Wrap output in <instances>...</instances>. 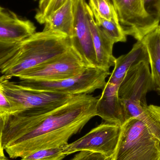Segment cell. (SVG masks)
Segmentation results:
<instances>
[{"mask_svg": "<svg viewBox=\"0 0 160 160\" xmlns=\"http://www.w3.org/2000/svg\"><path fill=\"white\" fill-rule=\"evenodd\" d=\"M98 99L78 95L52 111L27 109L8 114L2 137L4 150L16 159L41 149L64 147L97 116Z\"/></svg>", "mask_w": 160, "mask_h": 160, "instance_id": "cell-1", "label": "cell"}, {"mask_svg": "<svg viewBox=\"0 0 160 160\" xmlns=\"http://www.w3.org/2000/svg\"><path fill=\"white\" fill-rule=\"evenodd\" d=\"M71 48L70 38L60 32H35L24 41L15 54L0 68V74L8 79L43 64L63 54Z\"/></svg>", "mask_w": 160, "mask_h": 160, "instance_id": "cell-2", "label": "cell"}, {"mask_svg": "<svg viewBox=\"0 0 160 160\" xmlns=\"http://www.w3.org/2000/svg\"><path fill=\"white\" fill-rule=\"evenodd\" d=\"M113 160H160V142L143 122L132 118L121 127Z\"/></svg>", "mask_w": 160, "mask_h": 160, "instance_id": "cell-3", "label": "cell"}, {"mask_svg": "<svg viewBox=\"0 0 160 160\" xmlns=\"http://www.w3.org/2000/svg\"><path fill=\"white\" fill-rule=\"evenodd\" d=\"M111 75L110 70L99 67H88L81 74L57 81L20 80L18 83L27 88L72 96L88 95L97 89H102Z\"/></svg>", "mask_w": 160, "mask_h": 160, "instance_id": "cell-4", "label": "cell"}, {"mask_svg": "<svg viewBox=\"0 0 160 160\" xmlns=\"http://www.w3.org/2000/svg\"><path fill=\"white\" fill-rule=\"evenodd\" d=\"M152 89L149 62H142L129 69L121 82L118 94L122 100L128 119L140 120L148 106L147 94Z\"/></svg>", "mask_w": 160, "mask_h": 160, "instance_id": "cell-5", "label": "cell"}, {"mask_svg": "<svg viewBox=\"0 0 160 160\" xmlns=\"http://www.w3.org/2000/svg\"><path fill=\"white\" fill-rule=\"evenodd\" d=\"M0 82L5 93L18 112L27 109L52 111L68 102L75 96L27 88L2 75Z\"/></svg>", "mask_w": 160, "mask_h": 160, "instance_id": "cell-6", "label": "cell"}, {"mask_svg": "<svg viewBox=\"0 0 160 160\" xmlns=\"http://www.w3.org/2000/svg\"><path fill=\"white\" fill-rule=\"evenodd\" d=\"M87 67L72 47L63 54L17 76L20 80L57 81L78 76Z\"/></svg>", "mask_w": 160, "mask_h": 160, "instance_id": "cell-7", "label": "cell"}, {"mask_svg": "<svg viewBox=\"0 0 160 160\" xmlns=\"http://www.w3.org/2000/svg\"><path fill=\"white\" fill-rule=\"evenodd\" d=\"M126 35L141 41L160 24V21L149 16L143 0H111Z\"/></svg>", "mask_w": 160, "mask_h": 160, "instance_id": "cell-8", "label": "cell"}, {"mask_svg": "<svg viewBox=\"0 0 160 160\" xmlns=\"http://www.w3.org/2000/svg\"><path fill=\"white\" fill-rule=\"evenodd\" d=\"M121 127L102 123L84 136L63 148L66 156L81 151H92L108 157H113L120 136Z\"/></svg>", "mask_w": 160, "mask_h": 160, "instance_id": "cell-9", "label": "cell"}, {"mask_svg": "<svg viewBox=\"0 0 160 160\" xmlns=\"http://www.w3.org/2000/svg\"><path fill=\"white\" fill-rule=\"evenodd\" d=\"M75 20L71 47L87 67H98L87 13L85 0H74Z\"/></svg>", "mask_w": 160, "mask_h": 160, "instance_id": "cell-10", "label": "cell"}, {"mask_svg": "<svg viewBox=\"0 0 160 160\" xmlns=\"http://www.w3.org/2000/svg\"><path fill=\"white\" fill-rule=\"evenodd\" d=\"M119 85L107 82L98 99L97 116L105 122L121 127L128 118L124 102L118 96Z\"/></svg>", "mask_w": 160, "mask_h": 160, "instance_id": "cell-11", "label": "cell"}, {"mask_svg": "<svg viewBox=\"0 0 160 160\" xmlns=\"http://www.w3.org/2000/svg\"><path fill=\"white\" fill-rule=\"evenodd\" d=\"M36 30L31 21L19 18L12 11L0 6V42L21 43L36 32Z\"/></svg>", "mask_w": 160, "mask_h": 160, "instance_id": "cell-12", "label": "cell"}, {"mask_svg": "<svg viewBox=\"0 0 160 160\" xmlns=\"http://www.w3.org/2000/svg\"><path fill=\"white\" fill-rule=\"evenodd\" d=\"M86 9L98 67L110 70V68L114 66L116 59L113 54L114 42L96 24L92 10L87 4Z\"/></svg>", "mask_w": 160, "mask_h": 160, "instance_id": "cell-13", "label": "cell"}, {"mask_svg": "<svg viewBox=\"0 0 160 160\" xmlns=\"http://www.w3.org/2000/svg\"><path fill=\"white\" fill-rule=\"evenodd\" d=\"M142 62H149L146 47L142 40L137 41L129 52L116 59L113 70L107 82L120 85L129 69Z\"/></svg>", "mask_w": 160, "mask_h": 160, "instance_id": "cell-14", "label": "cell"}, {"mask_svg": "<svg viewBox=\"0 0 160 160\" xmlns=\"http://www.w3.org/2000/svg\"><path fill=\"white\" fill-rule=\"evenodd\" d=\"M75 20L74 0H68L47 18L44 30L62 33L71 38Z\"/></svg>", "mask_w": 160, "mask_h": 160, "instance_id": "cell-15", "label": "cell"}, {"mask_svg": "<svg viewBox=\"0 0 160 160\" xmlns=\"http://www.w3.org/2000/svg\"><path fill=\"white\" fill-rule=\"evenodd\" d=\"M142 41L146 47L149 57L152 89L160 95V24Z\"/></svg>", "mask_w": 160, "mask_h": 160, "instance_id": "cell-16", "label": "cell"}, {"mask_svg": "<svg viewBox=\"0 0 160 160\" xmlns=\"http://www.w3.org/2000/svg\"><path fill=\"white\" fill-rule=\"evenodd\" d=\"M92 11L96 24L115 43L127 41V35L119 22L106 19Z\"/></svg>", "mask_w": 160, "mask_h": 160, "instance_id": "cell-17", "label": "cell"}, {"mask_svg": "<svg viewBox=\"0 0 160 160\" xmlns=\"http://www.w3.org/2000/svg\"><path fill=\"white\" fill-rule=\"evenodd\" d=\"M68 0H39L35 18L41 24H44L48 17L62 6Z\"/></svg>", "mask_w": 160, "mask_h": 160, "instance_id": "cell-18", "label": "cell"}, {"mask_svg": "<svg viewBox=\"0 0 160 160\" xmlns=\"http://www.w3.org/2000/svg\"><path fill=\"white\" fill-rule=\"evenodd\" d=\"M91 10L109 20L119 22L118 15L111 0H88Z\"/></svg>", "mask_w": 160, "mask_h": 160, "instance_id": "cell-19", "label": "cell"}, {"mask_svg": "<svg viewBox=\"0 0 160 160\" xmlns=\"http://www.w3.org/2000/svg\"><path fill=\"white\" fill-rule=\"evenodd\" d=\"M63 148L38 150L22 158L21 160H62L67 157L64 154Z\"/></svg>", "mask_w": 160, "mask_h": 160, "instance_id": "cell-20", "label": "cell"}, {"mask_svg": "<svg viewBox=\"0 0 160 160\" xmlns=\"http://www.w3.org/2000/svg\"><path fill=\"white\" fill-rule=\"evenodd\" d=\"M21 43H7L0 42V68L18 51Z\"/></svg>", "mask_w": 160, "mask_h": 160, "instance_id": "cell-21", "label": "cell"}, {"mask_svg": "<svg viewBox=\"0 0 160 160\" xmlns=\"http://www.w3.org/2000/svg\"><path fill=\"white\" fill-rule=\"evenodd\" d=\"M0 111L7 114L18 112L16 106L9 99L5 93L2 86L0 82Z\"/></svg>", "mask_w": 160, "mask_h": 160, "instance_id": "cell-22", "label": "cell"}, {"mask_svg": "<svg viewBox=\"0 0 160 160\" xmlns=\"http://www.w3.org/2000/svg\"><path fill=\"white\" fill-rule=\"evenodd\" d=\"M70 160H113V157H108L100 153L92 151H80Z\"/></svg>", "mask_w": 160, "mask_h": 160, "instance_id": "cell-23", "label": "cell"}, {"mask_svg": "<svg viewBox=\"0 0 160 160\" xmlns=\"http://www.w3.org/2000/svg\"><path fill=\"white\" fill-rule=\"evenodd\" d=\"M160 0H143L144 8L147 13L152 18L160 21L158 11V5Z\"/></svg>", "mask_w": 160, "mask_h": 160, "instance_id": "cell-24", "label": "cell"}, {"mask_svg": "<svg viewBox=\"0 0 160 160\" xmlns=\"http://www.w3.org/2000/svg\"><path fill=\"white\" fill-rule=\"evenodd\" d=\"M7 115L0 111V154L2 155H4V150L2 144V137L6 117Z\"/></svg>", "mask_w": 160, "mask_h": 160, "instance_id": "cell-25", "label": "cell"}, {"mask_svg": "<svg viewBox=\"0 0 160 160\" xmlns=\"http://www.w3.org/2000/svg\"><path fill=\"white\" fill-rule=\"evenodd\" d=\"M0 160H11L7 158L5 155H2L0 154Z\"/></svg>", "mask_w": 160, "mask_h": 160, "instance_id": "cell-26", "label": "cell"}, {"mask_svg": "<svg viewBox=\"0 0 160 160\" xmlns=\"http://www.w3.org/2000/svg\"><path fill=\"white\" fill-rule=\"evenodd\" d=\"M158 11L160 17V0L159 2L158 5Z\"/></svg>", "mask_w": 160, "mask_h": 160, "instance_id": "cell-27", "label": "cell"}, {"mask_svg": "<svg viewBox=\"0 0 160 160\" xmlns=\"http://www.w3.org/2000/svg\"><path fill=\"white\" fill-rule=\"evenodd\" d=\"M34 1H38V0H34Z\"/></svg>", "mask_w": 160, "mask_h": 160, "instance_id": "cell-28", "label": "cell"}]
</instances>
